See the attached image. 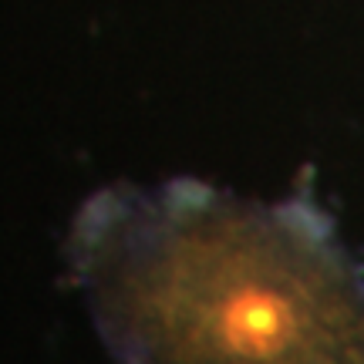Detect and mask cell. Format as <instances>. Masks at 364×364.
<instances>
[{
	"label": "cell",
	"instance_id": "6da1fadb",
	"mask_svg": "<svg viewBox=\"0 0 364 364\" xmlns=\"http://www.w3.org/2000/svg\"><path fill=\"white\" fill-rule=\"evenodd\" d=\"M71 263L115 364H364V280L307 199L115 186Z\"/></svg>",
	"mask_w": 364,
	"mask_h": 364
}]
</instances>
